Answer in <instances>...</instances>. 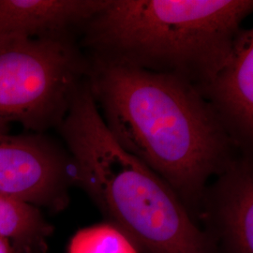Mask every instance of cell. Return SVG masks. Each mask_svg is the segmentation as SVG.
<instances>
[{
  "mask_svg": "<svg viewBox=\"0 0 253 253\" xmlns=\"http://www.w3.org/2000/svg\"><path fill=\"white\" fill-rule=\"evenodd\" d=\"M86 58L91 94L110 133L172 188L197 222L208 180L242 154L211 106L180 78Z\"/></svg>",
  "mask_w": 253,
  "mask_h": 253,
  "instance_id": "1",
  "label": "cell"
},
{
  "mask_svg": "<svg viewBox=\"0 0 253 253\" xmlns=\"http://www.w3.org/2000/svg\"><path fill=\"white\" fill-rule=\"evenodd\" d=\"M56 130L73 162V186L139 253H217L172 188L110 133L85 78Z\"/></svg>",
  "mask_w": 253,
  "mask_h": 253,
  "instance_id": "2",
  "label": "cell"
},
{
  "mask_svg": "<svg viewBox=\"0 0 253 253\" xmlns=\"http://www.w3.org/2000/svg\"><path fill=\"white\" fill-rule=\"evenodd\" d=\"M253 0H107L78 42L86 57L172 75L196 89L226 61Z\"/></svg>",
  "mask_w": 253,
  "mask_h": 253,
  "instance_id": "3",
  "label": "cell"
},
{
  "mask_svg": "<svg viewBox=\"0 0 253 253\" xmlns=\"http://www.w3.org/2000/svg\"><path fill=\"white\" fill-rule=\"evenodd\" d=\"M87 72L76 37L0 36V133L56 128Z\"/></svg>",
  "mask_w": 253,
  "mask_h": 253,
  "instance_id": "4",
  "label": "cell"
},
{
  "mask_svg": "<svg viewBox=\"0 0 253 253\" xmlns=\"http://www.w3.org/2000/svg\"><path fill=\"white\" fill-rule=\"evenodd\" d=\"M72 158L46 133H0V194L59 213L70 204Z\"/></svg>",
  "mask_w": 253,
  "mask_h": 253,
  "instance_id": "5",
  "label": "cell"
},
{
  "mask_svg": "<svg viewBox=\"0 0 253 253\" xmlns=\"http://www.w3.org/2000/svg\"><path fill=\"white\" fill-rule=\"evenodd\" d=\"M198 220L217 253H253V155H238L207 186Z\"/></svg>",
  "mask_w": 253,
  "mask_h": 253,
  "instance_id": "6",
  "label": "cell"
},
{
  "mask_svg": "<svg viewBox=\"0 0 253 253\" xmlns=\"http://www.w3.org/2000/svg\"><path fill=\"white\" fill-rule=\"evenodd\" d=\"M239 151L253 155V29H241L226 61L198 88Z\"/></svg>",
  "mask_w": 253,
  "mask_h": 253,
  "instance_id": "7",
  "label": "cell"
},
{
  "mask_svg": "<svg viewBox=\"0 0 253 253\" xmlns=\"http://www.w3.org/2000/svg\"><path fill=\"white\" fill-rule=\"evenodd\" d=\"M107 0H0V36H79Z\"/></svg>",
  "mask_w": 253,
  "mask_h": 253,
  "instance_id": "8",
  "label": "cell"
},
{
  "mask_svg": "<svg viewBox=\"0 0 253 253\" xmlns=\"http://www.w3.org/2000/svg\"><path fill=\"white\" fill-rule=\"evenodd\" d=\"M54 227L42 210L26 202L0 194V237L17 253H47Z\"/></svg>",
  "mask_w": 253,
  "mask_h": 253,
  "instance_id": "9",
  "label": "cell"
},
{
  "mask_svg": "<svg viewBox=\"0 0 253 253\" xmlns=\"http://www.w3.org/2000/svg\"><path fill=\"white\" fill-rule=\"evenodd\" d=\"M68 253H139L124 235L108 223L82 229L73 236Z\"/></svg>",
  "mask_w": 253,
  "mask_h": 253,
  "instance_id": "10",
  "label": "cell"
},
{
  "mask_svg": "<svg viewBox=\"0 0 253 253\" xmlns=\"http://www.w3.org/2000/svg\"><path fill=\"white\" fill-rule=\"evenodd\" d=\"M0 253H17V252L9 241L0 237Z\"/></svg>",
  "mask_w": 253,
  "mask_h": 253,
  "instance_id": "11",
  "label": "cell"
}]
</instances>
